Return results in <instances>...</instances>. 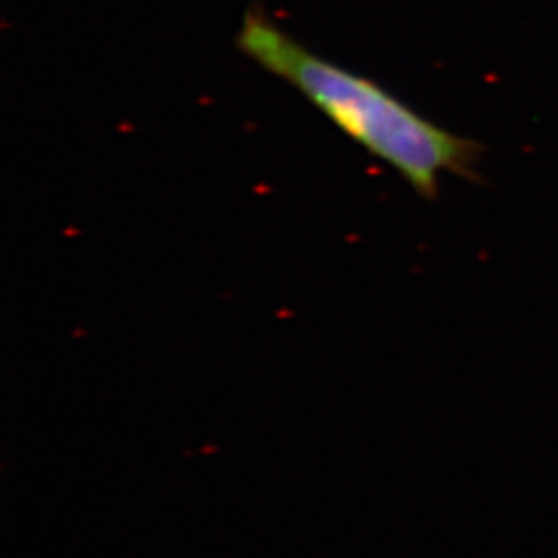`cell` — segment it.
<instances>
[{
    "label": "cell",
    "mask_w": 558,
    "mask_h": 558,
    "mask_svg": "<svg viewBox=\"0 0 558 558\" xmlns=\"http://www.w3.org/2000/svg\"><path fill=\"white\" fill-rule=\"evenodd\" d=\"M235 48L299 90L338 131L389 165L423 199H436L447 172L469 181L480 178V143L428 122L374 80L322 59L263 10L244 13Z\"/></svg>",
    "instance_id": "cell-1"
}]
</instances>
